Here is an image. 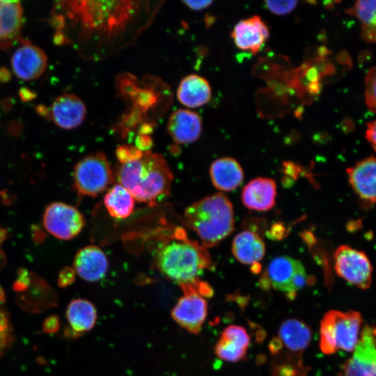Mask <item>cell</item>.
<instances>
[{"instance_id": "f35d334b", "label": "cell", "mask_w": 376, "mask_h": 376, "mask_svg": "<svg viewBox=\"0 0 376 376\" xmlns=\"http://www.w3.org/2000/svg\"><path fill=\"white\" fill-rule=\"evenodd\" d=\"M136 148L143 152L148 151V149L152 146V141L147 134H141L136 139Z\"/></svg>"}, {"instance_id": "44dd1931", "label": "cell", "mask_w": 376, "mask_h": 376, "mask_svg": "<svg viewBox=\"0 0 376 376\" xmlns=\"http://www.w3.org/2000/svg\"><path fill=\"white\" fill-rule=\"evenodd\" d=\"M211 87L203 77L191 74L184 77L177 90L179 102L190 108H197L207 103L211 98Z\"/></svg>"}, {"instance_id": "5bb4252c", "label": "cell", "mask_w": 376, "mask_h": 376, "mask_svg": "<svg viewBox=\"0 0 376 376\" xmlns=\"http://www.w3.org/2000/svg\"><path fill=\"white\" fill-rule=\"evenodd\" d=\"M269 29L258 15L240 21L234 26L231 36L235 45L241 50L256 54L267 41Z\"/></svg>"}, {"instance_id": "ba28073f", "label": "cell", "mask_w": 376, "mask_h": 376, "mask_svg": "<svg viewBox=\"0 0 376 376\" xmlns=\"http://www.w3.org/2000/svg\"><path fill=\"white\" fill-rule=\"evenodd\" d=\"M334 259L335 271L340 277L362 290L370 286L373 267L365 253L341 245L336 249Z\"/></svg>"}, {"instance_id": "ac0fdd59", "label": "cell", "mask_w": 376, "mask_h": 376, "mask_svg": "<svg viewBox=\"0 0 376 376\" xmlns=\"http://www.w3.org/2000/svg\"><path fill=\"white\" fill-rule=\"evenodd\" d=\"M276 185L272 179L257 178L251 180L242 192L243 204L249 209L267 211L275 205Z\"/></svg>"}, {"instance_id": "83f0119b", "label": "cell", "mask_w": 376, "mask_h": 376, "mask_svg": "<svg viewBox=\"0 0 376 376\" xmlns=\"http://www.w3.org/2000/svg\"><path fill=\"white\" fill-rule=\"evenodd\" d=\"M214 352L219 358L224 361L237 362L245 357L246 350L221 338L216 344Z\"/></svg>"}, {"instance_id": "ffe728a7", "label": "cell", "mask_w": 376, "mask_h": 376, "mask_svg": "<svg viewBox=\"0 0 376 376\" xmlns=\"http://www.w3.org/2000/svg\"><path fill=\"white\" fill-rule=\"evenodd\" d=\"M210 175L213 185L223 191L235 189L244 179L242 166L231 157H221L214 161L210 168Z\"/></svg>"}, {"instance_id": "6da1fadb", "label": "cell", "mask_w": 376, "mask_h": 376, "mask_svg": "<svg viewBox=\"0 0 376 376\" xmlns=\"http://www.w3.org/2000/svg\"><path fill=\"white\" fill-rule=\"evenodd\" d=\"M164 1H61L52 12L55 40L84 58L99 61L133 45Z\"/></svg>"}, {"instance_id": "cb8c5ba5", "label": "cell", "mask_w": 376, "mask_h": 376, "mask_svg": "<svg viewBox=\"0 0 376 376\" xmlns=\"http://www.w3.org/2000/svg\"><path fill=\"white\" fill-rule=\"evenodd\" d=\"M23 10L18 1L0 0V42H8L19 34Z\"/></svg>"}, {"instance_id": "9a60e30c", "label": "cell", "mask_w": 376, "mask_h": 376, "mask_svg": "<svg viewBox=\"0 0 376 376\" xmlns=\"http://www.w3.org/2000/svg\"><path fill=\"white\" fill-rule=\"evenodd\" d=\"M86 107L84 102L74 94L58 96L52 104L49 114L52 120L59 127L74 129L84 121Z\"/></svg>"}, {"instance_id": "8d00e7d4", "label": "cell", "mask_w": 376, "mask_h": 376, "mask_svg": "<svg viewBox=\"0 0 376 376\" xmlns=\"http://www.w3.org/2000/svg\"><path fill=\"white\" fill-rule=\"evenodd\" d=\"M366 137L376 152V119L367 124Z\"/></svg>"}, {"instance_id": "3957f363", "label": "cell", "mask_w": 376, "mask_h": 376, "mask_svg": "<svg viewBox=\"0 0 376 376\" xmlns=\"http://www.w3.org/2000/svg\"><path fill=\"white\" fill-rule=\"evenodd\" d=\"M116 177L119 185L135 200L150 205L169 194L173 178L164 157L150 151L144 152L138 159L121 164Z\"/></svg>"}, {"instance_id": "603a6c76", "label": "cell", "mask_w": 376, "mask_h": 376, "mask_svg": "<svg viewBox=\"0 0 376 376\" xmlns=\"http://www.w3.org/2000/svg\"><path fill=\"white\" fill-rule=\"evenodd\" d=\"M66 318L70 327L82 335L91 330L97 320V311L95 306L88 300L75 299L68 305Z\"/></svg>"}, {"instance_id": "f546056e", "label": "cell", "mask_w": 376, "mask_h": 376, "mask_svg": "<svg viewBox=\"0 0 376 376\" xmlns=\"http://www.w3.org/2000/svg\"><path fill=\"white\" fill-rule=\"evenodd\" d=\"M13 329L8 314L0 308V357L11 345Z\"/></svg>"}, {"instance_id": "277c9868", "label": "cell", "mask_w": 376, "mask_h": 376, "mask_svg": "<svg viewBox=\"0 0 376 376\" xmlns=\"http://www.w3.org/2000/svg\"><path fill=\"white\" fill-rule=\"evenodd\" d=\"M184 221L197 234L203 246H214L234 230L233 205L225 194L216 193L189 205Z\"/></svg>"}, {"instance_id": "8992f818", "label": "cell", "mask_w": 376, "mask_h": 376, "mask_svg": "<svg viewBox=\"0 0 376 376\" xmlns=\"http://www.w3.org/2000/svg\"><path fill=\"white\" fill-rule=\"evenodd\" d=\"M114 182V175L103 152L90 154L75 165L73 186L77 194L97 196Z\"/></svg>"}, {"instance_id": "1f68e13d", "label": "cell", "mask_w": 376, "mask_h": 376, "mask_svg": "<svg viewBox=\"0 0 376 376\" xmlns=\"http://www.w3.org/2000/svg\"><path fill=\"white\" fill-rule=\"evenodd\" d=\"M265 6L272 13L283 15L292 12L297 6V1H265Z\"/></svg>"}, {"instance_id": "484cf974", "label": "cell", "mask_w": 376, "mask_h": 376, "mask_svg": "<svg viewBox=\"0 0 376 376\" xmlns=\"http://www.w3.org/2000/svg\"><path fill=\"white\" fill-rule=\"evenodd\" d=\"M347 13L359 20L363 40L376 43V0L358 1Z\"/></svg>"}, {"instance_id": "4dcf8cb0", "label": "cell", "mask_w": 376, "mask_h": 376, "mask_svg": "<svg viewBox=\"0 0 376 376\" xmlns=\"http://www.w3.org/2000/svg\"><path fill=\"white\" fill-rule=\"evenodd\" d=\"M365 97L368 109L376 113V66L368 72L365 78Z\"/></svg>"}, {"instance_id": "5b68a950", "label": "cell", "mask_w": 376, "mask_h": 376, "mask_svg": "<svg viewBox=\"0 0 376 376\" xmlns=\"http://www.w3.org/2000/svg\"><path fill=\"white\" fill-rule=\"evenodd\" d=\"M361 324L362 317L357 311H328L320 324V347L322 352L331 354L339 350L354 351L359 340Z\"/></svg>"}, {"instance_id": "d6a6232c", "label": "cell", "mask_w": 376, "mask_h": 376, "mask_svg": "<svg viewBox=\"0 0 376 376\" xmlns=\"http://www.w3.org/2000/svg\"><path fill=\"white\" fill-rule=\"evenodd\" d=\"M143 151L136 147L123 145L116 150V157L121 164H125L141 158Z\"/></svg>"}, {"instance_id": "7c38bea8", "label": "cell", "mask_w": 376, "mask_h": 376, "mask_svg": "<svg viewBox=\"0 0 376 376\" xmlns=\"http://www.w3.org/2000/svg\"><path fill=\"white\" fill-rule=\"evenodd\" d=\"M348 181L366 207L376 203V157L365 158L347 169Z\"/></svg>"}, {"instance_id": "2e32d148", "label": "cell", "mask_w": 376, "mask_h": 376, "mask_svg": "<svg viewBox=\"0 0 376 376\" xmlns=\"http://www.w3.org/2000/svg\"><path fill=\"white\" fill-rule=\"evenodd\" d=\"M167 130L174 142L187 144L196 141L202 132V120L196 112L180 109L170 116Z\"/></svg>"}, {"instance_id": "e0dca14e", "label": "cell", "mask_w": 376, "mask_h": 376, "mask_svg": "<svg viewBox=\"0 0 376 376\" xmlns=\"http://www.w3.org/2000/svg\"><path fill=\"white\" fill-rule=\"evenodd\" d=\"M73 265L75 272L81 279L88 282H95L106 275L109 262L100 248L88 245L78 251Z\"/></svg>"}, {"instance_id": "4fadbf2b", "label": "cell", "mask_w": 376, "mask_h": 376, "mask_svg": "<svg viewBox=\"0 0 376 376\" xmlns=\"http://www.w3.org/2000/svg\"><path fill=\"white\" fill-rule=\"evenodd\" d=\"M47 65V57L38 47L24 42L13 52L11 66L19 79L31 81L39 78Z\"/></svg>"}, {"instance_id": "836d02e7", "label": "cell", "mask_w": 376, "mask_h": 376, "mask_svg": "<svg viewBox=\"0 0 376 376\" xmlns=\"http://www.w3.org/2000/svg\"><path fill=\"white\" fill-rule=\"evenodd\" d=\"M31 279L28 270L25 268H19L17 271V278L13 285V289L15 292H24L29 288Z\"/></svg>"}, {"instance_id": "f1b7e54d", "label": "cell", "mask_w": 376, "mask_h": 376, "mask_svg": "<svg viewBox=\"0 0 376 376\" xmlns=\"http://www.w3.org/2000/svg\"><path fill=\"white\" fill-rule=\"evenodd\" d=\"M221 338L229 340L244 350H247L250 343V338L245 329L237 325L227 327L223 331Z\"/></svg>"}, {"instance_id": "7402d4cb", "label": "cell", "mask_w": 376, "mask_h": 376, "mask_svg": "<svg viewBox=\"0 0 376 376\" xmlns=\"http://www.w3.org/2000/svg\"><path fill=\"white\" fill-rule=\"evenodd\" d=\"M232 252L239 262L253 265L263 258L265 245L258 234L251 230H244L234 237Z\"/></svg>"}, {"instance_id": "d4e9b609", "label": "cell", "mask_w": 376, "mask_h": 376, "mask_svg": "<svg viewBox=\"0 0 376 376\" xmlns=\"http://www.w3.org/2000/svg\"><path fill=\"white\" fill-rule=\"evenodd\" d=\"M104 203L111 217L123 219L132 213L134 198L124 187L118 184L107 191L104 197Z\"/></svg>"}, {"instance_id": "ab89813d", "label": "cell", "mask_w": 376, "mask_h": 376, "mask_svg": "<svg viewBox=\"0 0 376 376\" xmlns=\"http://www.w3.org/2000/svg\"><path fill=\"white\" fill-rule=\"evenodd\" d=\"M64 336L69 338H75L81 336L79 333L74 331L70 327L65 328L64 331Z\"/></svg>"}, {"instance_id": "60d3db41", "label": "cell", "mask_w": 376, "mask_h": 376, "mask_svg": "<svg viewBox=\"0 0 376 376\" xmlns=\"http://www.w3.org/2000/svg\"><path fill=\"white\" fill-rule=\"evenodd\" d=\"M33 239L37 242H42L43 240V239H44L43 233L40 230H38L36 231H34Z\"/></svg>"}, {"instance_id": "d6986e66", "label": "cell", "mask_w": 376, "mask_h": 376, "mask_svg": "<svg viewBox=\"0 0 376 376\" xmlns=\"http://www.w3.org/2000/svg\"><path fill=\"white\" fill-rule=\"evenodd\" d=\"M311 336L312 331L306 323L291 318L281 324L277 338L285 351L302 356L310 345Z\"/></svg>"}, {"instance_id": "52a82bcc", "label": "cell", "mask_w": 376, "mask_h": 376, "mask_svg": "<svg viewBox=\"0 0 376 376\" xmlns=\"http://www.w3.org/2000/svg\"><path fill=\"white\" fill-rule=\"evenodd\" d=\"M266 286L286 293L289 299L295 297L297 292L307 282V275L302 264L288 256H279L270 261L265 274Z\"/></svg>"}, {"instance_id": "d590c367", "label": "cell", "mask_w": 376, "mask_h": 376, "mask_svg": "<svg viewBox=\"0 0 376 376\" xmlns=\"http://www.w3.org/2000/svg\"><path fill=\"white\" fill-rule=\"evenodd\" d=\"M43 331L47 334H55L60 329L59 318L56 315H52L47 318L42 324Z\"/></svg>"}, {"instance_id": "b9f144b4", "label": "cell", "mask_w": 376, "mask_h": 376, "mask_svg": "<svg viewBox=\"0 0 376 376\" xmlns=\"http://www.w3.org/2000/svg\"><path fill=\"white\" fill-rule=\"evenodd\" d=\"M5 301H6V294L3 289L0 285V304L4 303Z\"/></svg>"}, {"instance_id": "7a4b0ae2", "label": "cell", "mask_w": 376, "mask_h": 376, "mask_svg": "<svg viewBox=\"0 0 376 376\" xmlns=\"http://www.w3.org/2000/svg\"><path fill=\"white\" fill-rule=\"evenodd\" d=\"M159 235L152 251L156 269L179 285L199 279L204 270L212 267L206 248L188 238L182 228H173Z\"/></svg>"}, {"instance_id": "74e56055", "label": "cell", "mask_w": 376, "mask_h": 376, "mask_svg": "<svg viewBox=\"0 0 376 376\" xmlns=\"http://www.w3.org/2000/svg\"><path fill=\"white\" fill-rule=\"evenodd\" d=\"M183 3L193 10H201L209 7L213 1L208 0L184 1Z\"/></svg>"}, {"instance_id": "8fae6325", "label": "cell", "mask_w": 376, "mask_h": 376, "mask_svg": "<svg viewBox=\"0 0 376 376\" xmlns=\"http://www.w3.org/2000/svg\"><path fill=\"white\" fill-rule=\"evenodd\" d=\"M353 356L342 368V376H373L376 363L375 331L365 326L354 350Z\"/></svg>"}, {"instance_id": "30bf717a", "label": "cell", "mask_w": 376, "mask_h": 376, "mask_svg": "<svg viewBox=\"0 0 376 376\" xmlns=\"http://www.w3.org/2000/svg\"><path fill=\"white\" fill-rule=\"evenodd\" d=\"M184 296L180 297L171 311V317L181 327L191 334H198L206 319L207 304L191 286L180 285Z\"/></svg>"}, {"instance_id": "e575fe53", "label": "cell", "mask_w": 376, "mask_h": 376, "mask_svg": "<svg viewBox=\"0 0 376 376\" xmlns=\"http://www.w3.org/2000/svg\"><path fill=\"white\" fill-rule=\"evenodd\" d=\"M75 279V272L70 267H66L62 269L58 277V285L60 288H66L71 285Z\"/></svg>"}, {"instance_id": "4316f807", "label": "cell", "mask_w": 376, "mask_h": 376, "mask_svg": "<svg viewBox=\"0 0 376 376\" xmlns=\"http://www.w3.org/2000/svg\"><path fill=\"white\" fill-rule=\"evenodd\" d=\"M309 370L302 357L285 354L274 355L271 366L272 376H307Z\"/></svg>"}, {"instance_id": "9c48e42d", "label": "cell", "mask_w": 376, "mask_h": 376, "mask_svg": "<svg viewBox=\"0 0 376 376\" xmlns=\"http://www.w3.org/2000/svg\"><path fill=\"white\" fill-rule=\"evenodd\" d=\"M43 225L56 238L68 240L81 231L85 219L76 207L64 203L54 202L45 208Z\"/></svg>"}]
</instances>
